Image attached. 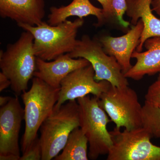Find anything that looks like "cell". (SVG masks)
Here are the masks:
<instances>
[{"label":"cell","mask_w":160,"mask_h":160,"mask_svg":"<svg viewBox=\"0 0 160 160\" xmlns=\"http://www.w3.org/2000/svg\"><path fill=\"white\" fill-rule=\"evenodd\" d=\"M158 80H159L160 81V72L159 73L158 77Z\"/></svg>","instance_id":"26"},{"label":"cell","mask_w":160,"mask_h":160,"mask_svg":"<svg viewBox=\"0 0 160 160\" xmlns=\"http://www.w3.org/2000/svg\"><path fill=\"white\" fill-rule=\"evenodd\" d=\"M11 98L12 97H0V106H1V107H2V106L6 105L7 103L9 102Z\"/></svg>","instance_id":"24"},{"label":"cell","mask_w":160,"mask_h":160,"mask_svg":"<svg viewBox=\"0 0 160 160\" xmlns=\"http://www.w3.org/2000/svg\"><path fill=\"white\" fill-rule=\"evenodd\" d=\"M88 139L79 127L71 132L62 152L55 160H88Z\"/></svg>","instance_id":"17"},{"label":"cell","mask_w":160,"mask_h":160,"mask_svg":"<svg viewBox=\"0 0 160 160\" xmlns=\"http://www.w3.org/2000/svg\"><path fill=\"white\" fill-rule=\"evenodd\" d=\"M11 82L3 72H0V92L3 91L9 86H11Z\"/></svg>","instance_id":"22"},{"label":"cell","mask_w":160,"mask_h":160,"mask_svg":"<svg viewBox=\"0 0 160 160\" xmlns=\"http://www.w3.org/2000/svg\"><path fill=\"white\" fill-rule=\"evenodd\" d=\"M42 159V148L40 138H36L29 148L23 152L20 160H40Z\"/></svg>","instance_id":"20"},{"label":"cell","mask_w":160,"mask_h":160,"mask_svg":"<svg viewBox=\"0 0 160 160\" xmlns=\"http://www.w3.org/2000/svg\"><path fill=\"white\" fill-rule=\"evenodd\" d=\"M84 23L83 18L66 20L57 26L44 22L38 26L18 23V26L33 36V48L37 57L52 61L62 55L71 52L76 46L78 29Z\"/></svg>","instance_id":"1"},{"label":"cell","mask_w":160,"mask_h":160,"mask_svg":"<svg viewBox=\"0 0 160 160\" xmlns=\"http://www.w3.org/2000/svg\"><path fill=\"white\" fill-rule=\"evenodd\" d=\"M77 101L79 107V127L89 143V158L96 160L100 156L108 155L112 145L107 128L111 120L99 105L97 97L89 95Z\"/></svg>","instance_id":"5"},{"label":"cell","mask_w":160,"mask_h":160,"mask_svg":"<svg viewBox=\"0 0 160 160\" xmlns=\"http://www.w3.org/2000/svg\"><path fill=\"white\" fill-rule=\"evenodd\" d=\"M112 145L107 160H160V146L142 127L131 130L115 128L110 131Z\"/></svg>","instance_id":"8"},{"label":"cell","mask_w":160,"mask_h":160,"mask_svg":"<svg viewBox=\"0 0 160 160\" xmlns=\"http://www.w3.org/2000/svg\"><path fill=\"white\" fill-rule=\"evenodd\" d=\"M97 1L98 2L100 3V4L102 5V7H103L106 4L107 0H97Z\"/></svg>","instance_id":"25"},{"label":"cell","mask_w":160,"mask_h":160,"mask_svg":"<svg viewBox=\"0 0 160 160\" xmlns=\"http://www.w3.org/2000/svg\"><path fill=\"white\" fill-rule=\"evenodd\" d=\"M90 15L94 16L97 18V23L95 24L96 27L105 24L102 9L93 6L89 0H72L67 6L50 7L47 23L51 26H57L71 17L83 18Z\"/></svg>","instance_id":"16"},{"label":"cell","mask_w":160,"mask_h":160,"mask_svg":"<svg viewBox=\"0 0 160 160\" xmlns=\"http://www.w3.org/2000/svg\"><path fill=\"white\" fill-rule=\"evenodd\" d=\"M152 0H126V13L133 26L140 19L144 25L142 33L136 51L142 52L145 42L150 38L160 37V19L152 13Z\"/></svg>","instance_id":"14"},{"label":"cell","mask_w":160,"mask_h":160,"mask_svg":"<svg viewBox=\"0 0 160 160\" xmlns=\"http://www.w3.org/2000/svg\"><path fill=\"white\" fill-rule=\"evenodd\" d=\"M24 31L15 42L8 44L6 51H0V68L11 81L12 90L17 96L26 91L37 70L33 36Z\"/></svg>","instance_id":"2"},{"label":"cell","mask_w":160,"mask_h":160,"mask_svg":"<svg viewBox=\"0 0 160 160\" xmlns=\"http://www.w3.org/2000/svg\"><path fill=\"white\" fill-rule=\"evenodd\" d=\"M151 6L152 10L160 17V0H152Z\"/></svg>","instance_id":"23"},{"label":"cell","mask_w":160,"mask_h":160,"mask_svg":"<svg viewBox=\"0 0 160 160\" xmlns=\"http://www.w3.org/2000/svg\"><path fill=\"white\" fill-rule=\"evenodd\" d=\"M45 0H0V16L18 23L38 26L46 16Z\"/></svg>","instance_id":"13"},{"label":"cell","mask_w":160,"mask_h":160,"mask_svg":"<svg viewBox=\"0 0 160 160\" xmlns=\"http://www.w3.org/2000/svg\"><path fill=\"white\" fill-rule=\"evenodd\" d=\"M79 107L77 101H68L53 111L40 128L42 160L57 156L67 142L69 134L80 125Z\"/></svg>","instance_id":"4"},{"label":"cell","mask_w":160,"mask_h":160,"mask_svg":"<svg viewBox=\"0 0 160 160\" xmlns=\"http://www.w3.org/2000/svg\"><path fill=\"white\" fill-rule=\"evenodd\" d=\"M91 64L72 72L62 81L57 102L58 109L67 101L76 100L89 94L98 98L109 89L111 84L106 81L97 82Z\"/></svg>","instance_id":"10"},{"label":"cell","mask_w":160,"mask_h":160,"mask_svg":"<svg viewBox=\"0 0 160 160\" xmlns=\"http://www.w3.org/2000/svg\"><path fill=\"white\" fill-rule=\"evenodd\" d=\"M60 90V88L51 87L43 80L34 77L30 89L22 92L25 121L22 143V153L37 137L42 124L53 111L58 99Z\"/></svg>","instance_id":"3"},{"label":"cell","mask_w":160,"mask_h":160,"mask_svg":"<svg viewBox=\"0 0 160 160\" xmlns=\"http://www.w3.org/2000/svg\"><path fill=\"white\" fill-rule=\"evenodd\" d=\"M98 102L116 128L131 130L142 127V106L129 86L119 88L111 85L98 98Z\"/></svg>","instance_id":"6"},{"label":"cell","mask_w":160,"mask_h":160,"mask_svg":"<svg viewBox=\"0 0 160 160\" xmlns=\"http://www.w3.org/2000/svg\"><path fill=\"white\" fill-rule=\"evenodd\" d=\"M89 65L90 62L86 59L73 58L69 53L60 56L51 62L37 57L34 77L43 80L51 87L60 88L62 81L69 73Z\"/></svg>","instance_id":"12"},{"label":"cell","mask_w":160,"mask_h":160,"mask_svg":"<svg viewBox=\"0 0 160 160\" xmlns=\"http://www.w3.org/2000/svg\"><path fill=\"white\" fill-rule=\"evenodd\" d=\"M146 50H135L132 58L136 59V62L125 74L127 78L135 81L142 79L145 75L152 76L160 72V37L148 39L144 44Z\"/></svg>","instance_id":"15"},{"label":"cell","mask_w":160,"mask_h":160,"mask_svg":"<svg viewBox=\"0 0 160 160\" xmlns=\"http://www.w3.org/2000/svg\"><path fill=\"white\" fill-rule=\"evenodd\" d=\"M145 101L160 107V81L157 80L148 88Z\"/></svg>","instance_id":"21"},{"label":"cell","mask_w":160,"mask_h":160,"mask_svg":"<svg viewBox=\"0 0 160 160\" xmlns=\"http://www.w3.org/2000/svg\"><path fill=\"white\" fill-rule=\"evenodd\" d=\"M69 54L73 58L88 60L93 67L94 78L97 82L106 81L112 86L119 88L129 86L117 61L105 52L97 39L84 35L81 39L78 40L74 49Z\"/></svg>","instance_id":"7"},{"label":"cell","mask_w":160,"mask_h":160,"mask_svg":"<svg viewBox=\"0 0 160 160\" xmlns=\"http://www.w3.org/2000/svg\"><path fill=\"white\" fill-rule=\"evenodd\" d=\"M102 9L105 24L109 21H116L123 28L129 27L130 23L123 18L127 10L126 0H107Z\"/></svg>","instance_id":"19"},{"label":"cell","mask_w":160,"mask_h":160,"mask_svg":"<svg viewBox=\"0 0 160 160\" xmlns=\"http://www.w3.org/2000/svg\"><path fill=\"white\" fill-rule=\"evenodd\" d=\"M142 127L152 137L160 138V107L145 101L142 109Z\"/></svg>","instance_id":"18"},{"label":"cell","mask_w":160,"mask_h":160,"mask_svg":"<svg viewBox=\"0 0 160 160\" xmlns=\"http://www.w3.org/2000/svg\"><path fill=\"white\" fill-rule=\"evenodd\" d=\"M24 120L23 109L18 97L0 109V160H20L19 136Z\"/></svg>","instance_id":"9"},{"label":"cell","mask_w":160,"mask_h":160,"mask_svg":"<svg viewBox=\"0 0 160 160\" xmlns=\"http://www.w3.org/2000/svg\"><path fill=\"white\" fill-rule=\"evenodd\" d=\"M143 29L144 25L139 19L124 35L118 37L105 36L98 39L105 52L116 59L124 74L132 67V55L138 46Z\"/></svg>","instance_id":"11"}]
</instances>
